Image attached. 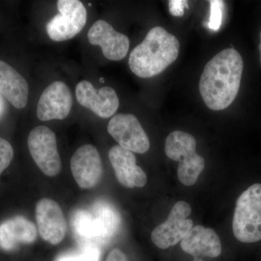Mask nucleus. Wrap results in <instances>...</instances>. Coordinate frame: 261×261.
Masks as SVG:
<instances>
[{
	"label": "nucleus",
	"mask_w": 261,
	"mask_h": 261,
	"mask_svg": "<svg viewBox=\"0 0 261 261\" xmlns=\"http://www.w3.org/2000/svg\"><path fill=\"white\" fill-rule=\"evenodd\" d=\"M177 38L163 27H155L147 33L142 42L130 53L128 65L132 73L142 79L162 73L174 63L179 54Z\"/></svg>",
	"instance_id": "obj_2"
},
{
	"label": "nucleus",
	"mask_w": 261,
	"mask_h": 261,
	"mask_svg": "<svg viewBox=\"0 0 261 261\" xmlns=\"http://www.w3.org/2000/svg\"><path fill=\"white\" fill-rule=\"evenodd\" d=\"M165 152L170 159L177 161L178 180L185 186H192L205 168V160L196 152V140L193 136L175 130L168 136Z\"/></svg>",
	"instance_id": "obj_3"
},
{
	"label": "nucleus",
	"mask_w": 261,
	"mask_h": 261,
	"mask_svg": "<svg viewBox=\"0 0 261 261\" xmlns=\"http://www.w3.org/2000/svg\"><path fill=\"white\" fill-rule=\"evenodd\" d=\"M73 106V96L65 82L56 81L43 91L38 102L37 116L42 121L63 120Z\"/></svg>",
	"instance_id": "obj_9"
},
{
	"label": "nucleus",
	"mask_w": 261,
	"mask_h": 261,
	"mask_svg": "<svg viewBox=\"0 0 261 261\" xmlns=\"http://www.w3.org/2000/svg\"><path fill=\"white\" fill-rule=\"evenodd\" d=\"M87 38L92 45L99 46L103 56L110 61H121L129 49V39L118 32L106 20H98L89 29Z\"/></svg>",
	"instance_id": "obj_12"
},
{
	"label": "nucleus",
	"mask_w": 261,
	"mask_h": 261,
	"mask_svg": "<svg viewBox=\"0 0 261 261\" xmlns=\"http://www.w3.org/2000/svg\"><path fill=\"white\" fill-rule=\"evenodd\" d=\"M36 219L43 240L54 245L63 241L66 233V221L56 201L46 198L39 200L36 206Z\"/></svg>",
	"instance_id": "obj_13"
},
{
	"label": "nucleus",
	"mask_w": 261,
	"mask_h": 261,
	"mask_svg": "<svg viewBox=\"0 0 261 261\" xmlns=\"http://www.w3.org/2000/svg\"><path fill=\"white\" fill-rule=\"evenodd\" d=\"M57 8L59 13L46 25L49 38L55 42H64L82 32L87 20V12L79 0H58Z\"/></svg>",
	"instance_id": "obj_5"
},
{
	"label": "nucleus",
	"mask_w": 261,
	"mask_h": 261,
	"mask_svg": "<svg viewBox=\"0 0 261 261\" xmlns=\"http://www.w3.org/2000/svg\"><path fill=\"white\" fill-rule=\"evenodd\" d=\"M75 97L81 106L102 118L113 116L119 107V99L112 87L96 89L91 82L81 81L75 87Z\"/></svg>",
	"instance_id": "obj_10"
},
{
	"label": "nucleus",
	"mask_w": 261,
	"mask_h": 261,
	"mask_svg": "<svg viewBox=\"0 0 261 261\" xmlns=\"http://www.w3.org/2000/svg\"><path fill=\"white\" fill-rule=\"evenodd\" d=\"M259 51H260V64H261V31L260 33V44H259Z\"/></svg>",
	"instance_id": "obj_26"
},
{
	"label": "nucleus",
	"mask_w": 261,
	"mask_h": 261,
	"mask_svg": "<svg viewBox=\"0 0 261 261\" xmlns=\"http://www.w3.org/2000/svg\"><path fill=\"white\" fill-rule=\"evenodd\" d=\"M0 93L18 109L25 108L28 103V82L13 66L3 61H0Z\"/></svg>",
	"instance_id": "obj_16"
},
{
	"label": "nucleus",
	"mask_w": 261,
	"mask_h": 261,
	"mask_svg": "<svg viewBox=\"0 0 261 261\" xmlns=\"http://www.w3.org/2000/svg\"><path fill=\"white\" fill-rule=\"evenodd\" d=\"M14 155V150L10 142L0 137V176L10 166Z\"/></svg>",
	"instance_id": "obj_22"
},
{
	"label": "nucleus",
	"mask_w": 261,
	"mask_h": 261,
	"mask_svg": "<svg viewBox=\"0 0 261 261\" xmlns=\"http://www.w3.org/2000/svg\"><path fill=\"white\" fill-rule=\"evenodd\" d=\"M194 261H203V260H202V259L200 258V257H194Z\"/></svg>",
	"instance_id": "obj_27"
},
{
	"label": "nucleus",
	"mask_w": 261,
	"mask_h": 261,
	"mask_svg": "<svg viewBox=\"0 0 261 261\" xmlns=\"http://www.w3.org/2000/svg\"><path fill=\"white\" fill-rule=\"evenodd\" d=\"M95 220L98 233V245L109 243L121 226V216L111 204L99 201L91 209Z\"/></svg>",
	"instance_id": "obj_18"
},
{
	"label": "nucleus",
	"mask_w": 261,
	"mask_h": 261,
	"mask_svg": "<svg viewBox=\"0 0 261 261\" xmlns=\"http://www.w3.org/2000/svg\"><path fill=\"white\" fill-rule=\"evenodd\" d=\"M110 162L112 165L117 179L122 186L127 188L143 187L147 184V175L137 166L133 152L116 145L110 149Z\"/></svg>",
	"instance_id": "obj_14"
},
{
	"label": "nucleus",
	"mask_w": 261,
	"mask_h": 261,
	"mask_svg": "<svg viewBox=\"0 0 261 261\" xmlns=\"http://www.w3.org/2000/svg\"><path fill=\"white\" fill-rule=\"evenodd\" d=\"M191 213L190 204L185 201L176 202L166 221L151 233L152 243L159 248L165 250L181 242L193 226V221L187 219Z\"/></svg>",
	"instance_id": "obj_7"
},
{
	"label": "nucleus",
	"mask_w": 261,
	"mask_h": 261,
	"mask_svg": "<svg viewBox=\"0 0 261 261\" xmlns=\"http://www.w3.org/2000/svg\"><path fill=\"white\" fill-rule=\"evenodd\" d=\"M209 3L211 6V16L207 25L211 30L216 32L219 30L222 23L224 2L219 1V0H211Z\"/></svg>",
	"instance_id": "obj_21"
},
{
	"label": "nucleus",
	"mask_w": 261,
	"mask_h": 261,
	"mask_svg": "<svg viewBox=\"0 0 261 261\" xmlns=\"http://www.w3.org/2000/svg\"><path fill=\"white\" fill-rule=\"evenodd\" d=\"M101 250L97 245L83 244L78 250L64 252L55 261H100Z\"/></svg>",
	"instance_id": "obj_20"
},
{
	"label": "nucleus",
	"mask_w": 261,
	"mask_h": 261,
	"mask_svg": "<svg viewBox=\"0 0 261 261\" xmlns=\"http://www.w3.org/2000/svg\"><path fill=\"white\" fill-rule=\"evenodd\" d=\"M185 1H170V12L173 15L180 16L184 14V8L182 5H185Z\"/></svg>",
	"instance_id": "obj_24"
},
{
	"label": "nucleus",
	"mask_w": 261,
	"mask_h": 261,
	"mask_svg": "<svg viewBox=\"0 0 261 261\" xmlns=\"http://www.w3.org/2000/svg\"><path fill=\"white\" fill-rule=\"evenodd\" d=\"M106 261H128L124 252L121 251L120 249H113L108 254Z\"/></svg>",
	"instance_id": "obj_23"
},
{
	"label": "nucleus",
	"mask_w": 261,
	"mask_h": 261,
	"mask_svg": "<svg viewBox=\"0 0 261 261\" xmlns=\"http://www.w3.org/2000/svg\"><path fill=\"white\" fill-rule=\"evenodd\" d=\"M29 152L43 173L55 176L61 170V159L57 145L56 134L45 126L33 128L28 137Z\"/></svg>",
	"instance_id": "obj_6"
},
{
	"label": "nucleus",
	"mask_w": 261,
	"mask_h": 261,
	"mask_svg": "<svg viewBox=\"0 0 261 261\" xmlns=\"http://www.w3.org/2000/svg\"><path fill=\"white\" fill-rule=\"evenodd\" d=\"M243 58L233 48L224 49L206 64L199 89L209 109L223 111L238 96L243 75Z\"/></svg>",
	"instance_id": "obj_1"
},
{
	"label": "nucleus",
	"mask_w": 261,
	"mask_h": 261,
	"mask_svg": "<svg viewBox=\"0 0 261 261\" xmlns=\"http://www.w3.org/2000/svg\"><path fill=\"white\" fill-rule=\"evenodd\" d=\"M108 132L119 146L130 152L144 154L150 147L148 136L134 115L116 114L110 120Z\"/></svg>",
	"instance_id": "obj_8"
},
{
	"label": "nucleus",
	"mask_w": 261,
	"mask_h": 261,
	"mask_svg": "<svg viewBox=\"0 0 261 261\" xmlns=\"http://www.w3.org/2000/svg\"><path fill=\"white\" fill-rule=\"evenodd\" d=\"M5 104L3 96L0 93V117L3 116L5 112Z\"/></svg>",
	"instance_id": "obj_25"
},
{
	"label": "nucleus",
	"mask_w": 261,
	"mask_h": 261,
	"mask_svg": "<svg viewBox=\"0 0 261 261\" xmlns=\"http://www.w3.org/2000/svg\"><path fill=\"white\" fill-rule=\"evenodd\" d=\"M37 238V229L32 221L16 216L0 225V247L10 251L20 244H31Z\"/></svg>",
	"instance_id": "obj_17"
},
{
	"label": "nucleus",
	"mask_w": 261,
	"mask_h": 261,
	"mask_svg": "<svg viewBox=\"0 0 261 261\" xmlns=\"http://www.w3.org/2000/svg\"><path fill=\"white\" fill-rule=\"evenodd\" d=\"M73 231L83 244L98 246V233L95 221L91 211L79 210L72 219Z\"/></svg>",
	"instance_id": "obj_19"
},
{
	"label": "nucleus",
	"mask_w": 261,
	"mask_h": 261,
	"mask_svg": "<svg viewBox=\"0 0 261 261\" xmlns=\"http://www.w3.org/2000/svg\"><path fill=\"white\" fill-rule=\"evenodd\" d=\"M70 170L75 181L82 189L93 188L102 176V159L92 145L82 146L70 160Z\"/></svg>",
	"instance_id": "obj_11"
},
{
	"label": "nucleus",
	"mask_w": 261,
	"mask_h": 261,
	"mask_svg": "<svg viewBox=\"0 0 261 261\" xmlns=\"http://www.w3.org/2000/svg\"><path fill=\"white\" fill-rule=\"evenodd\" d=\"M232 230L235 238L241 243L261 240V184H254L239 197Z\"/></svg>",
	"instance_id": "obj_4"
},
{
	"label": "nucleus",
	"mask_w": 261,
	"mask_h": 261,
	"mask_svg": "<svg viewBox=\"0 0 261 261\" xmlns=\"http://www.w3.org/2000/svg\"><path fill=\"white\" fill-rule=\"evenodd\" d=\"M184 252L195 257H217L222 251L221 240L214 230L202 226L192 228L181 240Z\"/></svg>",
	"instance_id": "obj_15"
}]
</instances>
